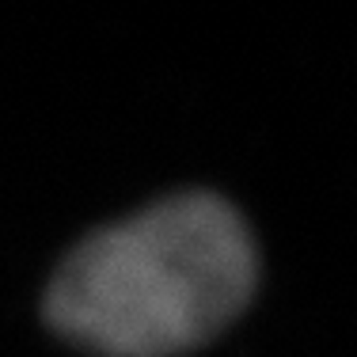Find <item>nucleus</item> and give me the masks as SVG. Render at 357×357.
<instances>
[{
    "instance_id": "1",
    "label": "nucleus",
    "mask_w": 357,
    "mask_h": 357,
    "mask_svg": "<svg viewBox=\"0 0 357 357\" xmlns=\"http://www.w3.org/2000/svg\"><path fill=\"white\" fill-rule=\"evenodd\" d=\"M251 225L213 190H178L96 228L46 285V323L96 357H183L248 312Z\"/></svg>"
}]
</instances>
